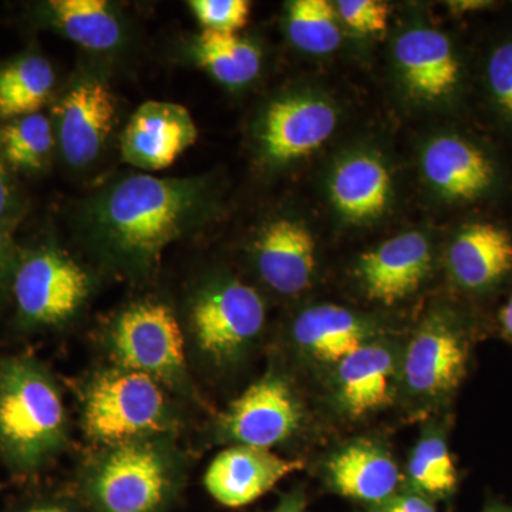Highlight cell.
<instances>
[{
	"label": "cell",
	"mask_w": 512,
	"mask_h": 512,
	"mask_svg": "<svg viewBox=\"0 0 512 512\" xmlns=\"http://www.w3.org/2000/svg\"><path fill=\"white\" fill-rule=\"evenodd\" d=\"M204 183L194 178L133 175L97 198L90 232L104 251L133 268H148L204 211Z\"/></svg>",
	"instance_id": "cell-1"
},
{
	"label": "cell",
	"mask_w": 512,
	"mask_h": 512,
	"mask_svg": "<svg viewBox=\"0 0 512 512\" xmlns=\"http://www.w3.org/2000/svg\"><path fill=\"white\" fill-rule=\"evenodd\" d=\"M67 416L52 375L33 359L0 366V457L12 470L32 474L62 450Z\"/></svg>",
	"instance_id": "cell-2"
},
{
	"label": "cell",
	"mask_w": 512,
	"mask_h": 512,
	"mask_svg": "<svg viewBox=\"0 0 512 512\" xmlns=\"http://www.w3.org/2000/svg\"><path fill=\"white\" fill-rule=\"evenodd\" d=\"M180 488L170 450L150 439L109 447L82 483L92 512H168Z\"/></svg>",
	"instance_id": "cell-3"
},
{
	"label": "cell",
	"mask_w": 512,
	"mask_h": 512,
	"mask_svg": "<svg viewBox=\"0 0 512 512\" xmlns=\"http://www.w3.org/2000/svg\"><path fill=\"white\" fill-rule=\"evenodd\" d=\"M167 424L160 382L136 370L120 367L97 376L84 397V431L106 447L150 439Z\"/></svg>",
	"instance_id": "cell-4"
},
{
	"label": "cell",
	"mask_w": 512,
	"mask_h": 512,
	"mask_svg": "<svg viewBox=\"0 0 512 512\" xmlns=\"http://www.w3.org/2000/svg\"><path fill=\"white\" fill-rule=\"evenodd\" d=\"M110 340L121 367L174 386L187 380L183 332L163 303L130 306L114 322Z\"/></svg>",
	"instance_id": "cell-5"
},
{
	"label": "cell",
	"mask_w": 512,
	"mask_h": 512,
	"mask_svg": "<svg viewBox=\"0 0 512 512\" xmlns=\"http://www.w3.org/2000/svg\"><path fill=\"white\" fill-rule=\"evenodd\" d=\"M12 291L23 322L57 326L79 311L89 295L90 279L59 249L40 247L20 256Z\"/></svg>",
	"instance_id": "cell-6"
},
{
	"label": "cell",
	"mask_w": 512,
	"mask_h": 512,
	"mask_svg": "<svg viewBox=\"0 0 512 512\" xmlns=\"http://www.w3.org/2000/svg\"><path fill=\"white\" fill-rule=\"evenodd\" d=\"M264 299L252 286L224 281L205 289L191 311L195 342L217 365L235 362L265 325Z\"/></svg>",
	"instance_id": "cell-7"
},
{
	"label": "cell",
	"mask_w": 512,
	"mask_h": 512,
	"mask_svg": "<svg viewBox=\"0 0 512 512\" xmlns=\"http://www.w3.org/2000/svg\"><path fill=\"white\" fill-rule=\"evenodd\" d=\"M470 346L451 320H427L404 350L400 375L406 392L421 403L443 402L467 373Z\"/></svg>",
	"instance_id": "cell-8"
},
{
	"label": "cell",
	"mask_w": 512,
	"mask_h": 512,
	"mask_svg": "<svg viewBox=\"0 0 512 512\" xmlns=\"http://www.w3.org/2000/svg\"><path fill=\"white\" fill-rule=\"evenodd\" d=\"M302 419V406L291 384L269 373L229 406L221 419V431L235 444L269 450L291 439Z\"/></svg>",
	"instance_id": "cell-9"
},
{
	"label": "cell",
	"mask_w": 512,
	"mask_h": 512,
	"mask_svg": "<svg viewBox=\"0 0 512 512\" xmlns=\"http://www.w3.org/2000/svg\"><path fill=\"white\" fill-rule=\"evenodd\" d=\"M198 128L181 104L147 101L138 107L121 137V154L141 170L170 167L197 141Z\"/></svg>",
	"instance_id": "cell-10"
},
{
	"label": "cell",
	"mask_w": 512,
	"mask_h": 512,
	"mask_svg": "<svg viewBox=\"0 0 512 512\" xmlns=\"http://www.w3.org/2000/svg\"><path fill=\"white\" fill-rule=\"evenodd\" d=\"M338 124L335 107L313 96L274 101L259 128L262 151L274 163L309 156L332 137Z\"/></svg>",
	"instance_id": "cell-11"
},
{
	"label": "cell",
	"mask_w": 512,
	"mask_h": 512,
	"mask_svg": "<svg viewBox=\"0 0 512 512\" xmlns=\"http://www.w3.org/2000/svg\"><path fill=\"white\" fill-rule=\"evenodd\" d=\"M431 262L427 238L420 232H404L360 256L357 276L367 298L394 305L419 291Z\"/></svg>",
	"instance_id": "cell-12"
},
{
	"label": "cell",
	"mask_w": 512,
	"mask_h": 512,
	"mask_svg": "<svg viewBox=\"0 0 512 512\" xmlns=\"http://www.w3.org/2000/svg\"><path fill=\"white\" fill-rule=\"evenodd\" d=\"M302 468V461L279 457L265 448L235 444L212 460L204 483L215 501L224 507L241 508Z\"/></svg>",
	"instance_id": "cell-13"
},
{
	"label": "cell",
	"mask_w": 512,
	"mask_h": 512,
	"mask_svg": "<svg viewBox=\"0 0 512 512\" xmlns=\"http://www.w3.org/2000/svg\"><path fill=\"white\" fill-rule=\"evenodd\" d=\"M56 109L57 137L64 160L73 167L92 163L116 117L110 90L97 80H86L64 94Z\"/></svg>",
	"instance_id": "cell-14"
},
{
	"label": "cell",
	"mask_w": 512,
	"mask_h": 512,
	"mask_svg": "<svg viewBox=\"0 0 512 512\" xmlns=\"http://www.w3.org/2000/svg\"><path fill=\"white\" fill-rule=\"evenodd\" d=\"M397 357L386 343L372 342L335 366V399L350 419H365L393 403Z\"/></svg>",
	"instance_id": "cell-15"
},
{
	"label": "cell",
	"mask_w": 512,
	"mask_h": 512,
	"mask_svg": "<svg viewBox=\"0 0 512 512\" xmlns=\"http://www.w3.org/2000/svg\"><path fill=\"white\" fill-rule=\"evenodd\" d=\"M325 474L333 493L370 507L399 493L402 483V473L390 451L367 439L352 441L336 451Z\"/></svg>",
	"instance_id": "cell-16"
},
{
	"label": "cell",
	"mask_w": 512,
	"mask_h": 512,
	"mask_svg": "<svg viewBox=\"0 0 512 512\" xmlns=\"http://www.w3.org/2000/svg\"><path fill=\"white\" fill-rule=\"evenodd\" d=\"M394 57L407 89L421 100L444 99L460 83V62L450 39L439 30H407L397 39Z\"/></svg>",
	"instance_id": "cell-17"
},
{
	"label": "cell",
	"mask_w": 512,
	"mask_h": 512,
	"mask_svg": "<svg viewBox=\"0 0 512 512\" xmlns=\"http://www.w3.org/2000/svg\"><path fill=\"white\" fill-rule=\"evenodd\" d=\"M423 171L439 194L458 202L484 197L497 177L493 160L476 144L458 136L430 141L423 154Z\"/></svg>",
	"instance_id": "cell-18"
},
{
	"label": "cell",
	"mask_w": 512,
	"mask_h": 512,
	"mask_svg": "<svg viewBox=\"0 0 512 512\" xmlns=\"http://www.w3.org/2000/svg\"><path fill=\"white\" fill-rule=\"evenodd\" d=\"M256 265L269 288L298 295L311 286L315 275V239L299 222H271L256 241Z\"/></svg>",
	"instance_id": "cell-19"
},
{
	"label": "cell",
	"mask_w": 512,
	"mask_h": 512,
	"mask_svg": "<svg viewBox=\"0 0 512 512\" xmlns=\"http://www.w3.org/2000/svg\"><path fill=\"white\" fill-rule=\"evenodd\" d=\"M292 338L302 355L312 362L336 366L356 350L375 342V332L369 322L349 309L319 305L296 318Z\"/></svg>",
	"instance_id": "cell-20"
},
{
	"label": "cell",
	"mask_w": 512,
	"mask_h": 512,
	"mask_svg": "<svg viewBox=\"0 0 512 512\" xmlns=\"http://www.w3.org/2000/svg\"><path fill=\"white\" fill-rule=\"evenodd\" d=\"M447 259L458 285L468 291H487L512 271L511 234L490 222L467 225L451 242Z\"/></svg>",
	"instance_id": "cell-21"
},
{
	"label": "cell",
	"mask_w": 512,
	"mask_h": 512,
	"mask_svg": "<svg viewBox=\"0 0 512 512\" xmlns=\"http://www.w3.org/2000/svg\"><path fill=\"white\" fill-rule=\"evenodd\" d=\"M392 181L382 160L375 156H352L336 167L330 183L335 207L350 221L372 220L387 207Z\"/></svg>",
	"instance_id": "cell-22"
},
{
	"label": "cell",
	"mask_w": 512,
	"mask_h": 512,
	"mask_svg": "<svg viewBox=\"0 0 512 512\" xmlns=\"http://www.w3.org/2000/svg\"><path fill=\"white\" fill-rule=\"evenodd\" d=\"M56 74L45 57L28 53L0 67V119L39 113L55 89Z\"/></svg>",
	"instance_id": "cell-23"
},
{
	"label": "cell",
	"mask_w": 512,
	"mask_h": 512,
	"mask_svg": "<svg viewBox=\"0 0 512 512\" xmlns=\"http://www.w3.org/2000/svg\"><path fill=\"white\" fill-rule=\"evenodd\" d=\"M46 18L64 35L86 49L110 50L121 42V25L104 0H50Z\"/></svg>",
	"instance_id": "cell-24"
},
{
	"label": "cell",
	"mask_w": 512,
	"mask_h": 512,
	"mask_svg": "<svg viewBox=\"0 0 512 512\" xmlns=\"http://www.w3.org/2000/svg\"><path fill=\"white\" fill-rule=\"evenodd\" d=\"M194 50L201 66L225 86H245L261 70L258 47L237 33L204 29L195 40Z\"/></svg>",
	"instance_id": "cell-25"
},
{
	"label": "cell",
	"mask_w": 512,
	"mask_h": 512,
	"mask_svg": "<svg viewBox=\"0 0 512 512\" xmlns=\"http://www.w3.org/2000/svg\"><path fill=\"white\" fill-rule=\"evenodd\" d=\"M410 490L441 501L453 497L458 487V471L446 437L437 431L424 434L407 463Z\"/></svg>",
	"instance_id": "cell-26"
},
{
	"label": "cell",
	"mask_w": 512,
	"mask_h": 512,
	"mask_svg": "<svg viewBox=\"0 0 512 512\" xmlns=\"http://www.w3.org/2000/svg\"><path fill=\"white\" fill-rule=\"evenodd\" d=\"M53 146L55 134L45 114L18 117L0 127V148L10 170L26 173L42 170Z\"/></svg>",
	"instance_id": "cell-27"
},
{
	"label": "cell",
	"mask_w": 512,
	"mask_h": 512,
	"mask_svg": "<svg viewBox=\"0 0 512 512\" xmlns=\"http://www.w3.org/2000/svg\"><path fill=\"white\" fill-rule=\"evenodd\" d=\"M338 12L328 0H295L288 8V35L311 55H328L340 45Z\"/></svg>",
	"instance_id": "cell-28"
},
{
	"label": "cell",
	"mask_w": 512,
	"mask_h": 512,
	"mask_svg": "<svg viewBox=\"0 0 512 512\" xmlns=\"http://www.w3.org/2000/svg\"><path fill=\"white\" fill-rule=\"evenodd\" d=\"M190 8L204 29L237 33L248 23L251 3L247 0H194Z\"/></svg>",
	"instance_id": "cell-29"
},
{
	"label": "cell",
	"mask_w": 512,
	"mask_h": 512,
	"mask_svg": "<svg viewBox=\"0 0 512 512\" xmlns=\"http://www.w3.org/2000/svg\"><path fill=\"white\" fill-rule=\"evenodd\" d=\"M487 84L495 107L512 121V40L495 47L488 57Z\"/></svg>",
	"instance_id": "cell-30"
},
{
	"label": "cell",
	"mask_w": 512,
	"mask_h": 512,
	"mask_svg": "<svg viewBox=\"0 0 512 512\" xmlns=\"http://www.w3.org/2000/svg\"><path fill=\"white\" fill-rule=\"evenodd\" d=\"M336 12L343 22L365 35L383 32L389 23V6L377 0H340Z\"/></svg>",
	"instance_id": "cell-31"
},
{
	"label": "cell",
	"mask_w": 512,
	"mask_h": 512,
	"mask_svg": "<svg viewBox=\"0 0 512 512\" xmlns=\"http://www.w3.org/2000/svg\"><path fill=\"white\" fill-rule=\"evenodd\" d=\"M0 148V224L12 227L22 214V200Z\"/></svg>",
	"instance_id": "cell-32"
},
{
	"label": "cell",
	"mask_w": 512,
	"mask_h": 512,
	"mask_svg": "<svg viewBox=\"0 0 512 512\" xmlns=\"http://www.w3.org/2000/svg\"><path fill=\"white\" fill-rule=\"evenodd\" d=\"M370 512H440L436 501L414 490L399 491Z\"/></svg>",
	"instance_id": "cell-33"
},
{
	"label": "cell",
	"mask_w": 512,
	"mask_h": 512,
	"mask_svg": "<svg viewBox=\"0 0 512 512\" xmlns=\"http://www.w3.org/2000/svg\"><path fill=\"white\" fill-rule=\"evenodd\" d=\"M19 256L13 244L10 228L0 224V299L5 295L6 289L12 285Z\"/></svg>",
	"instance_id": "cell-34"
},
{
	"label": "cell",
	"mask_w": 512,
	"mask_h": 512,
	"mask_svg": "<svg viewBox=\"0 0 512 512\" xmlns=\"http://www.w3.org/2000/svg\"><path fill=\"white\" fill-rule=\"evenodd\" d=\"M10 512H83L76 504L63 498L46 497L37 498L15 508Z\"/></svg>",
	"instance_id": "cell-35"
},
{
	"label": "cell",
	"mask_w": 512,
	"mask_h": 512,
	"mask_svg": "<svg viewBox=\"0 0 512 512\" xmlns=\"http://www.w3.org/2000/svg\"><path fill=\"white\" fill-rule=\"evenodd\" d=\"M306 497L301 490H293L279 498L278 504L272 510L265 512H308L306 511Z\"/></svg>",
	"instance_id": "cell-36"
},
{
	"label": "cell",
	"mask_w": 512,
	"mask_h": 512,
	"mask_svg": "<svg viewBox=\"0 0 512 512\" xmlns=\"http://www.w3.org/2000/svg\"><path fill=\"white\" fill-rule=\"evenodd\" d=\"M500 322L505 335L512 339V296L503 306L500 312Z\"/></svg>",
	"instance_id": "cell-37"
},
{
	"label": "cell",
	"mask_w": 512,
	"mask_h": 512,
	"mask_svg": "<svg viewBox=\"0 0 512 512\" xmlns=\"http://www.w3.org/2000/svg\"><path fill=\"white\" fill-rule=\"evenodd\" d=\"M483 512H512V505L500 500H490L485 504Z\"/></svg>",
	"instance_id": "cell-38"
},
{
	"label": "cell",
	"mask_w": 512,
	"mask_h": 512,
	"mask_svg": "<svg viewBox=\"0 0 512 512\" xmlns=\"http://www.w3.org/2000/svg\"><path fill=\"white\" fill-rule=\"evenodd\" d=\"M451 5H454L453 8L456 10H474V9H481L484 8V6L490 5V3L487 2H456L451 3Z\"/></svg>",
	"instance_id": "cell-39"
}]
</instances>
